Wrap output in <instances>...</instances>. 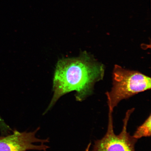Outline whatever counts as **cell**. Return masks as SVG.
Wrapping results in <instances>:
<instances>
[{
    "label": "cell",
    "mask_w": 151,
    "mask_h": 151,
    "mask_svg": "<svg viewBox=\"0 0 151 151\" xmlns=\"http://www.w3.org/2000/svg\"><path fill=\"white\" fill-rule=\"evenodd\" d=\"M105 68L93 56L84 52L76 58L58 61L53 83V96L47 112L62 96L76 91L77 101H83L92 93L94 85L103 78Z\"/></svg>",
    "instance_id": "6da1fadb"
},
{
    "label": "cell",
    "mask_w": 151,
    "mask_h": 151,
    "mask_svg": "<svg viewBox=\"0 0 151 151\" xmlns=\"http://www.w3.org/2000/svg\"><path fill=\"white\" fill-rule=\"evenodd\" d=\"M113 87L106 95L109 109H113L122 100L150 89V77L138 71L115 65L113 73Z\"/></svg>",
    "instance_id": "7a4b0ae2"
},
{
    "label": "cell",
    "mask_w": 151,
    "mask_h": 151,
    "mask_svg": "<svg viewBox=\"0 0 151 151\" xmlns=\"http://www.w3.org/2000/svg\"><path fill=\"white\" fill-rule=\"evenodd\" d=\"M134 109H132L126 112L122 131L118 135L115 134L113 129V111L109 109L106 133L102 138L95 141L93 151H135V144L137 139L130 135L127 131L128 122Z\"/></svg>",
    "instance_id": "3957f363"
},
{
    "label": "cell",
    "mask_w": 151,
    "mask_h": 151,
    "mask_svg": "<svg viewBox=\"0 0 151 151\" xmlns=\"http://www.w3.org/2000/svg\"><path fill=\"white\" fill-rule=\"evenodd\" d=\"M39 129L38 127L30 132L14 130L11 134L0 137V151H46L49 148L46 144L49 139H40L36 136Z\"/></svg>",
    "instance_id": "277c9868"
},
{
    "label": "cell",
    "mask_w": 151,
    "mask_h": 151,
    "mask_svg": "<svg viewBox=\"0 0 151 151\" xmlns=\"http://www.w3.org/2000/svg\"><path fill=\"white\" fill-rule=\"evenodd\" d=\"M150 136L151 115H150L144 122L138 127L133 137L138 140L142 137H149Z\"/></svg>",
    "instance_id": "5b68a950"
},
{
    "label": "cell",
    "mask_w": 151,
    "mask_h": 151,
    "mask_svg": "<svg viewBox=\"0 0 151 151\" xmlns=\"http://www.w3.org/2000/svg\"><path fill=\"white\" fill-rule=\"evenodd\" d=\"M2 120V119L1 118V116H0V122H1Z\"/></svg>",
    "instance_id": "8992f818"
}]
</instances>
